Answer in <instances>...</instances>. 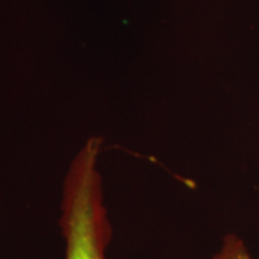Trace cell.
Segmentation results:
<instances>
[{
	"mask_svg": "<svg viewBox=\"0 0 259 259\" xmlns=\"http://www.w3.org/2000/svg\"><path fill=\"white\" fill-rule=\"evenodd\" d=\"M210 259H253V257L240 236L235 233H227L219 251Z\"/></svg>",
	"mask_w": 259,
	"mask_h": 259,
	"instance_id": "7a4b0ae2",
	"label": "cell"
},
{
	"mask_svg": "<svg viewBox=\"0 0 259 259\" xmlns=\"http://www.w3.org/2000/svg\"><path fill=\"white\" fill-rule=\"evenodd\" d=\"M99 147L97 139H90L65 178L59 221L65 259H108L113 228L96 166Z\"/></svg>",
	"mask_w": 259,
	"mask_h": 259,
	"instance_id": "6da1fadb",
	"label": "cell"
}]
</instances>
